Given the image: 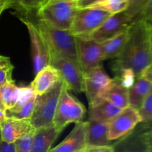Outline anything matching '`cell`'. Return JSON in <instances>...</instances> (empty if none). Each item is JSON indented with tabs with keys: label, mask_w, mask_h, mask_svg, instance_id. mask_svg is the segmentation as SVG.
Returning a JSON list of instances; mask_svg holds the SVG:
<instances>
[{
	"label": "cell",
	"mask_w": 152,
	"mask_h": 152,
	"mask_svg": "<svg viewBox=\"0 0 152 152\" xmlns=\"http://www.w3.org/2000/svg\"><path fill=\"white\" fill-rule=\"evenodd\" d=\"M86 126L87 122L77 123L68 137L49 152H81L86 147Z\"/></svg>",
	"instance_id": "obj_15"
},
{
	"label": "cell",
	"mask_w": 152,
	"mask_h": 152,
	"mask_svg": "<svg viewBox=\"0 0 152 152\" xmlns=\"http://www.w3.org/2000/svg\"><path fill=\"white\" fill-rule=\"evenodd\" d=\"M0 1H1V0H0Z\"/></svg>",
	"instance_id": "obj_43"
},
{
	"label": "cell",
	"mask_w": 152,
	"mask_h": 152,
	"mask_svg": "<svg viewBox=\"0 0 152 152\" xmlns=\"http://www.w3.org/2000/svg\"><path fill=\"white\" fill-rule=\"evenodd\" d=\"M77 63L83 73L100 65L102 61V46L90 38L76 37Z\"/></svg>",
	"instance_id": "obj_10"
},
{
	"label": "cell",
	"mask_w": 152,
	"mask_h": 152,
	"mask_svg": "<svg viewBox=\"0 0 152 152\" xmlns=\"http://www.w3.org/2000/svg\"><path fill=\"white\" fill-rule=\"evenodd\" d=\"M108 123L89 120L87 122L86 134V147L111 145L108 139Z\"/></svg>",
	"instance_id": "obj_17"
},
{
	"label": "cell",
	"mask_w": 152,
	"mask_h": 152,
	"mask_svg": "<svg viewBox=\"0 0 152 152\" xmlns=\"http://www.w3.org/2000/svg\"><path fill=\"white\" fill-rule=\"evenodd\" d=\"M98 1H99V0H77V7L78 8H84V7H89L92 4Z\"/></svg>",
	"instance_id": "obj_35"
},
{
	"label": "cell",
	"mask_w": 152,
	"mask_h": 152,
	"mask_svg": "<svg viewBox=\"0 0 152 152\" xmlns=\"http://www.w3.org/2000/svg\"><path fill=\"white\" fill-rule=\"evenodd\" d=\"M34 131L35 130L25 134L15 142L16 152H31V144Z\"/></svg>",
	"instance_id": "obj_29"
},
{
	"label": "cell",
	"mask_w": 152,
	"mask_h": 152,
	"mask_svg": "<svg viewBox=\"0 0 152 152\" xmlns=\"http://www.w3.org/2000/svg\"><path fill=\"white\" fill-rule=\"evenodd\" d=\"M61 80L59 71L49 64L36 74L35 78L30 86L35 95L39 96L51 89Z\"/></svg>",
	"instance_id": "obj_16"
},
{
	"label": "cell",
	"mask_w": 152,
	"mask_h": 152,
	"mask_svg": "<svg viewBox=\"0 0 152 152\" xmlns=\"http://www.w3.org/2000/svg\"><path fill=\"white\" fill-rule=\"evenodd\" d=\"M132 22L133 19L125 10L114 13L107 18L105 22L89 36L88 38L102 43L123 31H127Z\"/></svg>",
	"instance_id": "obj_11"
},
{
	"label": "cell",
	"mask_w": 152,
	"mask_h": 152,
	"mask_svg": "<svg viewBox=\"0 0 152 152\" xmlns=\"http://www.w3.org/2000/svg\"><path fill=\"white\" fill-rule=\"evenodd\" d=\"M103 98L123 110L129 106V87L122 81L120 77H116L114 78L112 85L105 94Z\"/></svg>",
	"instance_id": "obj_21"
},
{
	"label": "cell",
	"mask_w": 152,
	"mask_h": 152,
	"mask_svg": "<svg viewBox=\"0 0 152 152\" xmlns=\"http://www.w3.org/2000/svg\"><path fill=\"white\" fill-rule=\"evenodd\" d=\"M140 122H142V119L138 110L129 106L123 109L108 122V139L113 141L123 138L132 132Z\"/></svg>",
	"instance_id": "obj_9"
},
{
	"label": "cell",
	"mask_w": 152,
	"mask_h": 152,
	"mask_svg": "<svg viewBox=\"0 0 152 152\" xmlns=\"http://www.w3.org/2000/svg\"><path fill=\"white\" fill-rule=\"evenodd\" d=\"M124 152H145V147L142 142L141 137L140 136L136 141L133 142L130 144V145L126 148Z\"/></svg>",
	"instance_id": "obj_30"
},
{
	"label": "cell",
	"mask_w": 152,
	"mask_h": 152,
	"mask_svg": "<svg viewBox=\"0 0 152 152\" xmlns=\"http://www.w3.org/2000/svg\"><path fill=\"white\" fill-rule=\"evenodd\" d=\"M82 152H116L114 147L111 145L91 146L86 147Z\"/></svg>",
	"instance_id": "obj_32"
},
{
	"label": "cell",
	"mask_w": 152,
	"mask_h": 152,
	"mask_svg": "<svg viewBox=\"0 0 152 152\" xmlns=\"http://www.w3.org/2000/svg\"><path fill=\"white\" fill-rule=\"evenodd\" d=\"M132 25V24H131ZM129 37V29L101 43L102 61L117 58L123 51Z\"/></svg>",
	"instance_id": "obj_22"
},
{
	"label": "cell",
	"mask_w": 152,
	"mask_h": 152,
	"mask_svg": "<svg viewBox=\"0 0 152 152\" xmlns=\"http://www.w3.org/2000/svg\"><path fill=\"white\" fill-rule=\"evenodd\" d=\"M150 34H151V50H152V24L150 25Z\"/></svg>",
	"instance_id": "obj_40"
},
{
	"label": "cell",
	"mask_w": 152,
	"mask_h": 152,
	"mask_svg": "<svg viewBox=\"0 0 152 152\" xmlns=\"http://www.w3.org/2000/svg\"><path fill=\"white\" fill-rule=\"evenodd\" d=\"M152 62L150 25L143 19L134 20L129 28V37L117 57V69L129 72L134 77L140 75Z\"/></svg>",
	"instance_id": "obj_1"
},
{
	"label": "cell",
	"mask_w": 152,
	"mask_h": 152,
	"mask_svg": "<svg viewBox=\"0 0 152 152\" xmlns=\"http://www.w3.org/2000/svg\"><path fill=\"white\" fill-rule=\"evenodd\" d=\"M142 122H152V89L138 110Z\"/></svg>",
	"instance_id": "obj_28"
},
{
	"label": "cell",
	"mask_w": 152,
	"mask_h": 152,
	"mask_svg": "<svg viewBox=\"0 0 152 152\" xmlns=\"http://www.w3.org/2000/svg\"><path fill=\"white\" fill-rule=\"evenodd\" d=\"M0 109L3 110H5L4 106L2 103V100H1V86H0Z\"/></svg>",
	"instance_id": "obj_39"
},
{
	"label": "cell",
	"mask_w": 152,
	"mask_h": 152,
	"mask_svg": "<svg viewBox=\"0 0 152 152\" xmlns=\"http://www.w3.org/2000/svg\"><path fill=\"white\" fill-rule=\"evenodd\" d=\"M60 133L53 125L35 129L33 135L31 152H49L52 144Z\"/></svg>",
	"instance_id": "obj_18"
},
{
	"label": "cell",
	"mask_w": 152,
	"mask_h": 152,
	"mask_svg": "<svg viewBox=\"0 0 152 152\" xmlns=\"http://www.w3.org/2000/svg\"><path fill=\"white\" fill-rule=\"evenodd\" d=\"M40 2L41 0H1L0 15L6 9L13 8L20 13L19 17H27L32 12L37 11Z\"/></svg>",
	"instance_id": "obj_23"
},
{
	"label": "cell",
	"mask_w": 152,
	"mask_h": 152,
	"mask_svg": "<svg viewBox=\"0 0 152 152\" xmlns=\"http://www.w3.org/2000/svg\"><path fill=\"white\" fill-rule=\"evenodd\" d=\"M77 1H59L39 6L37 10L39 19L59 30H70L77 13Z\"/></svg>",
	"instance_id": "obj_3"
},
{
	"label": "cell",
	"mask_w": 152,
	"mask_h": 152,
	"mask_svg": "<svg viewBox=\"0 0 152 152\" xmlns=\"http://www.w3.org/2000/svg\"><path fill=\"white\" fill-rule=\"evenodd\" d=\"M5 119H6L5 111L0 109V124L2 123V122L5 120Z\"/></svg>",
	"instance_id": "obj_38"
},
{
	"label": "cell",
	"mask_w": 152,
	"mask_h": 152,
	"mask_svg": "<svg viewBox=\"0 0 152 152\" xmlns=\"http://www.w3.org/2000/svg\"><path fill=\"white\" fill-rule=\"evenodd\" d=\"M113 81L114 79L107 75L101 65L84 73V92L88 100L89 106L103 99Z\"/></svg>",
	"instance_id": "obj_7"
},
{
	"label": "cell",
	"mask_w": 152,
	"mask_h": 152,
	"mask_svg": "<svg viewBox=\"0 0 152 152\" xmlns=\"http://www.w3.org/2000/svg\"><path fill=\"white\" fill-rule=\"evenodd\" d=\"M0 139H1V135H0Z\"/></svg>",
	"instance_id": "obj_41"
},
{
	"label": "cell",
	"mask_w": 152,
	"mask_h": 152,
	"mask_svg": "<svg viewBox=\"0 0 152 152\" xmlns=\"http://www.w3.org/2000/svg\"><path fill=\"white\" fill-rule=\"evenodd\" d=\"M86 113V110L83 104L70 94L69 89L64 83L53 120L54 128L62 132L69 124L81 122Z\"/></svg>",
	"instance_id": "obj_4"
},
{
	"label": "cell",
	"mask_w": 152,
	"mask_h": 152,
	"mask_svg": "<svg viewBox=\"0 0 152 152\" xmlns=\"http://www.w3.org/2000/svg\"><path fill=\"white\" fill-rule=\"evenodd\" d=\"M141 75L145 77V78L148 79L149 81H151L152 83V62L151 63V64L142 72Z\"/></svg>",
	"instance_id": "obj_36"
},
{
	"label": "cell",
	"mask_w": 152,
	"mask_h": 152,
	"mask_svg": "<svg viewBox=\"0 0 152 152\" xmlns=\"http://www.w3.org/2000/svg\"><path fill=\"white\" fill-rule=\"evenodd\" d=\"M13 66L10 58L0 55V86H2L8 82L13 81L12 72Z\"/></svg>",
	"instance_id": "obj_26"
},
{
	"label": "cell",
	"mask_w": 152,
	"mask_h": 152,
	"mask_svg": "<svg viewBox=\"0 0 152 152\" xmlns=\"http://www.w3.org/2000/svg\"><path fill=\"white\" fill-rule=\"evenodd\" d=\"M82 151H81V152H82Z\"/></svg>",
	"instance_id": "obj_42"
},
{
	"label": "cell",
	"mask_w": 152,
	"mask_h": 152,
	"mask_svg": "<svg viewBox=\"0 0 152 152\" xmlns=\"http://www.w3.org/2000/svg\"><path fill=\"white\" fill-rule=\"evenodd\" d=\"M128 1L129 0H99L89 7L101 9L114 14L126 10L128 6Z\"/></svg>",
	"instance_id": "obj_25"
},
{
	"label": "cell",
	"mask_w": 152,
	"mask_h": 152,
	"mask_svg": "<svg viewBox=\"0 0 152 152\" xmlns=\"http://www.w3.org/2000/svg\"><path fill=\"white\" fill-rule=\"evenodd\" d=\"M37 97L31 86L20 87V95L16 104L11 108L4 110L6 118L16 119H31Z\"/></svg>",
	"instance_id": "obj_13"
},
{
	"label": "cell",
	"mask_w": 152,
	"mask_h": 152,
	"mask_svg": "<svg viewBox=\"0 0 152 152\" xmlns=\"http://www.w3.org/2000/svg\"><path fill=\"white\" fill-rule=\"evenodd\" d=\"M121 110V109L103 98L94 105L89 106V120L108 123Z\"/></svg>",
	"instance_id": "obj_20"
},
{
	"label": "cell",
	"mask_w": 152,
	"mask_h": 152,
	"mask_svg": "<svg viewBox=\"0 0 152 152\" xmlns=\"http://www.w3.org/2000/svg\"><path fill=\"white\" fill-rule=\"evenodd\" d=\"M150 0H129L126 13L133 19V22L140 18L141 14Z\"/></svg>",
	"instance_id": "obj_27"
},
{
	"label": "cell",
	"mask_w": 152,
	"mask_h": 152,
	"mask_svg": "<svg viewBox=\"0 0 152 152\" xmlns=\"http://www.w3.org/2000/svg\"><path fill=\"white\" fill-rule=\"evenodd\" d=\"M19 18L21 21L26 25L27 29L29 33L34 71L36 75L42 69L50 64L48 51L45 42L42 37L37 25L33 23L28 18Z\"/></svg>",
	"instance_id": "obj_12"
},
{
	"label": "cell",
	"mask_w": 152,
	"mask_h": 152,
	"mask_svg": "<svg viewBox=\"0 0 152 152\" xmlns=\"http://www.w3.org/2000/svg\"><path fill=\"white\" fill-rule=\"evenodd\" d=\"M77 1V0H41V2H40L39 6L45 5V4H50V3L56 2V1Z\"/></svg>",
	"instance_id": "obj_37"
},
{
	"label": "cell",
	"mask_w": 152,
	"mask_h": 152,
	"mask_svg": "<svg viewBox=\"0 0 152 152\" xmlns=\"http://www.w3.org/2000/svg\"><path fill=\"white\" fill-rule=\"evenodd\" d=\"M111 15L109 12L95 7L78 8L69 31L75 37L88 38Z\"/></svg>",
	"instance_id": "obj_6"
},
{
	"label": "cell",
	"mask_w": 152,
	"mask_h": 152,
	"mask_svg": "<svg viewBox=\"0 0 152 152\" xmlns=\"http://www.w3.org/2000/svg\"><path fill=\"white\" fill-rule=\"evenodd\" d=\"M63 83V80H61L51 89L37 97L34 110L30 119L31 125L34 129L53 125L55 111Z\"/></svg>",
	"instance_id": "obj_5"
},
{
	"label": "cell",
	"mask_w": 152,
	"mask_h": 152,
	"mask_svg": "<svg viewBox=\"0 0 152 152\" xmlns=\"http://www.w3.org/2000/svg\"><path fill=\"white\" fill-rule=\"evenodd\" d=\"M34 130L35 129L31 125L30 119L6 118L5 120L0 124L1 139L7 143H15L23 136Z\"/></svg>",
	"instance_id": "obj_14"
},
{
	"label": "cell",
	"mask_w": 152,
	"mask_h": 152,
	"mask_svg": "<svg viewBox=\"0 0 152 152\" xmlns=\"http://www.w3.org/2000/svg\"><path fill=\"white\" fill-rule=\"evenodd\" d=\"M0 152H16L15 143H7L0 139Z\"/></svg>",
	"instance_id": "obj_34"
},
{
	"label": "cell",
	"mask_w": 152,
	"mask_h": 152,
	"mask_svg": "<svg viewBox=\"0 0 152 152\" xmlns=\"http://www.w3.org/2000/svg\"><path fill=\"white\" fill-rule=\"evenodd\" d=\"M152 89V83L142 75L134 77L129 86V106L139 110Z\"/></svg>",
	"instance_id": "obj_19"
},
{
	"label": "cell",
	"mask_w": 152,
	"mask_h": 152,
	"mask_svg": "<svg viewBox=\"0 0 152 152\" xmlns=\"http://www.w3.org/2000/svg\"><path fill=\"white\" fill-rule=\"evenodd\" d=\"M37 27L45 42L48 55H56L77 63L76 37L69 30L57 29L41 19L38 20Z\"/></svg>",
	"instance_id": "obj_2"
},
{
	"label": "cell",
	"mask_w": 152,
	"mask_h": 152,
	"mask_svg": "<svg viewBox=\"0 0 152 152\" xmlns=\"http://www.w3.org/2000/svg\"><path fill=\"white\" fill-rule=\"evenodd\" d=\"M2 103L5 110L13 107L18 101L20 95V87L15 84L14 81L8 82L1 86Z\"/></svg>",
	"instance_id": "obj_24"
},
{
	"label": "cell",
	"mask_w": 152,
	"mask_h": 152,
	"mask_svg": "<svg viewBox=\"0 0 152 152\" xmlns=\"http://www.w3.org/2000/svg\"><path fill=\"white\" fill-rule=\"evenodd\" d=\"M145 152H152V130L146 131L140 135Z\"/></svg>",
	"instance_id": "obj_31"
},
{
	"label": "cell",
	"mask_w": 152,
	"mask_h": 152,
	"mask_svg": "<svg viewBox=\"0 0 152 152\" xmlns=\"http://www.w3.org/2000/svg\"><path fill=\"white\" fill-rule=\"evenodd\" d=\"M140 19H143L149 25L152 24V0H150L149 2L148 3Z\"/></svg>",
	"instance_id": "obj_33"
},
{
	"label": "cell",
	"mask_w": 152,
	"mask_h": 152,
	"mask_svg": "<svg viewBox=\"0 0 152 152\" xmlns=\"http://www.w3.org/2000/svg\"><path fill=\"white\" fill-rule=\"evenodd\" d=\"M50 64L59 71L62 80L69 90L84 92V73L75 62L56 55H49Z\"/></svg>",
	"instance_id": "obj_8"
}]
</instances>
